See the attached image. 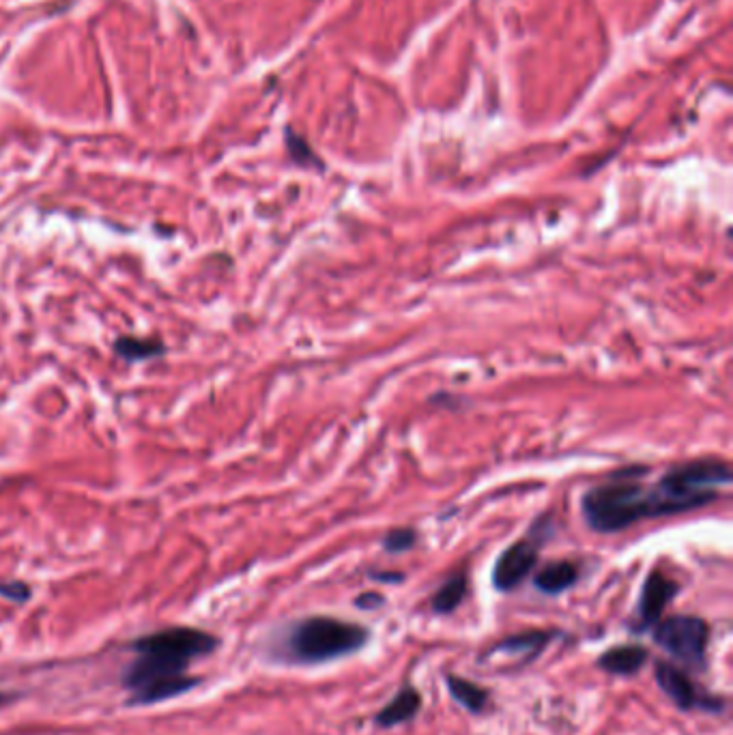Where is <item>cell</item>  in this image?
Returning <instances> with one entry per match:
<instances>
[{
	"label": "cell",
	"mask_w": 733,
	"mask_h": 735,
	"mask_svg": "<svg viewBox=\"0 0 733 735\" xmlns=\"http://www.w3.org/2000/svg\"><path fill=\"white\" fill-rule=\"evenodd\" d=\"M643 469H622L607 482L585 490L581 514L589 529L617 533L641 521L701 510L731 484V465L723 458H695L671 467L643 484Z\"/></svg>",
	"instance_id": "cell-1"
},
{
	"label": "cell",
	"mask_w": 733,
	"mask_h": 735,
	"mask_svg": "<svg viewBox=\"0 0 733 735\" xmlns=\"http://www.w3.org/2000/svg\"><path fill=\"white\" fill-rule=\"evenodd\" d=\"M368 639L370 632L364 626L327 615H314L286 628L280 643V656L291 665H323V662L359 652Z\"/></svg>",
	"instance_id": "cell-2"
},
{
	"label": "cell",
	"mask_w": 733,
	"mask_h": 735,
	"mask_svg": "<svg viewBox=\"0 0 733 735\" xmlns=\"http://www.w3.org/2000/svg\"><path fill=\"white\" fill-rule=\"evenodd\" d=\"M190 665L151 654H138L125 673V686L132 690L129 705H151L188 693L200 677L185 675Z\"/></svg>",
	"instance_id": "cell-3"
},
{
	"label": "cell",
	"mask_w": 733,
	"mask_h": 735,
	"mask_svg": "<svg viewBox=\"0 0 733 735\" xmlns=\"http://www.w3.org/2000/svg\"><path fill=\"white\" fill-rule=\"evenodd\" d=\"M654 641L678 660L680 665L701 671L703 665H706L710 628L701 617L675 615L656 624Z\"/></svg>",
	"instance_id": "cell-4"
},
{
	"label": "cell",
	"mask_w": 733,
	"mask_h": 735,
	"mask_svg": "<svg viewBox=\"0 0 733 735\" xmlns=\"http://www.w3.org/2000/svg\"><path fill=\"white\" fill-rule=\"evenodd\" d=\"M553 523L549 516H542L529 529V533L519 540L510 544L497 559L493 568V585L497 592H512L519 587L527 576L534 572L540 559L542 544L549 540Z\"/></svg>",
	"instance_id": "cell-5"
},
{
	"label": "cell",
	"mask_w": 733,
	"mask_h": 735,
	"mask_svg": "<svg viewBox=\"0 0 733 735\" xmlns=\"http://www.w3.org/2000/svg\"><path fill=\"white\" fill-rule=\"evenodd\" d=\"M220 641L213 634L198 630V628H166L160 632H153L149 637H142L134 643L136 654H151L168 658L175 662L190 665L192 660L211 654Z\"/></svg>",
	"instance_id": "cell-6"
},
{
	"label": "cell",
	"mask_w": 733,
	"mask_h": 735,
	"mask_svg": "<svg viewBox=\"0 0 733 735\" xmlns=\"http://www.w3.org/2000/svg\"><path fill=\"white\" fill-rule=\"evenodd\" d=\"M551 641H553V632H544V630L519 632L493 645L491 650L486 652L484 660L488 662V665H495L501 669H521L529 665V662H534Z\"/></svg>",
	"instance_id": "cell-7"
},
{
	"label": "cell",
	"mask_w": 733,
	"mask_h": 735,
	"mask_svg": "<svg viewBox=\"0 0 733 735\" xmlns=\"http://www.w3.org/2000/svg\"><path fill=\"white\" fill-rule=\"evenodd\" d=\"M656 682L663 688V693L678 705L682 710H693V708H706V710H721L723 705L718 699L703 697L695 690V684L688 680V675L669 665V662H658L656 665Z\"/></svg>",
	"instance_id": "cell-8"
},
{
	"label": "cell",
	"mask_w": 733,
	"mask_h": 735,
	"mask_svg": "<svg viewBox=\"0 0 733 735\" xmlns=\"http://www.w3.org/2000/svg\"><path fill=\"white\" fill-rule=\"evenodd\" d=\"M680 585L675 583L669 576H665L663 572H652L648 579L643 583L641 589V598H639V607H637V617H639V628L645 630L654 624H658V619L663 617V611L669 607V602L678 596Z\"/></svg>",
	"instance_id": "cell-9"
},
{
	"label": "cell",
	"mask_w": 733,
	"mask_h": 735,
	"mask_svg": "<svg viewBox=\"0 0 733 735\" xmlns=\"http://www.w3.org/2000/svg\"><path fill=\"white\" fill-rule=\"evenodd\" d=\"M422 697L413 686H402L400 693L385 705V708L375 716V723L383 729L398 727L420 712Z\"/></svg>",
	"instance_id": "cell-10"
},
{
	"label": "cell",
	"mask_w": 733,
	"mask_h": 735,
	"mask_svg": "<svg viewBox=\"0 0 733 735\" xmlns=\"http://www.w3.org/2000/svg\"><path fill=\"white\" fill-rule=\"evenodd\" d=\"M650 654L641 645H617L598 658V667L613 675H635L648 662Z\"/></svg>",
	"instance_id": "cell-11"
},
{
	"label": "cell",
	"mask_w": 733,
	"mask_h": 735,
	"mask_svg": "<svg viewBox=\"0 0 733 735\" xmlns=\"http://www.w3.org/2000/svg\"><path fill=\"white\" fill-rule=\"evenodd\" d=\"M579 579V568L572 561H551L538 570L534 576V585L538 592L546 596H559L570 589Z\"/></svg>",
	"instance_id": "cell-12"
},
{
	"label": "cell",
	"mask_w": 733,
	"mask_h": 735,
	"mask_svg": "<svg viewBox=\"0 0 733 735\" xmlns=\"http://www.w3.org/2000/svg\"><path fill=\"white\" fill-rule=\"evenodd\" d=\"M467 589H469L467 574L456 572L437 589L433 600H430V607H433L437 615H450L463 604L467 596Z\"/></svg>",
	"instance_id": "cell-13"
},
{
	"label": "cell",
	"mask_w": 733,
	"mask_h": 735,
	"mask_svg": "<svg viewBox=\"0 0 733 735\" xmlns=\"http://www.w3.org/2000/svg\"><path fill=\"white\" fill-rule=\"evenodd\" d=\"M445 684H448V690H450V695L454 697V701L461 703L467 712H473V714L484 712V708L488 705V690L486 688L473 684V682L465 680V677H458V675L445 677Z\"/></svg>",
	"instance_id": "cell-14"
},
{
	"label": "cell",
	"mask_w": 733,
	"mask_h": 735,
	"mask_svg": "<svg viewBox=\"0 0 733 735\" xmlns=\"http://www.w3.org/2000/svg\"><path fill=\"white\" fill-rule=\"evenodd\" d=\"M114 351H117L119 357L127 359V362H147V359H153L157 355H164V344L160 340H151V338H119L114 342Z\"/></svg>",
	"instance_id": "cell-15"
},
{
	"label": "cell",
	"mask_w": 733,
	"mask_h": 735,
	"mask_svg": "<svg viewBox=\"0 0 733 735\" xmlns=\"http://www.w3.org/2000/svg\"><path fill=\"white\" fill-rule=\"evenodd\" d=\"M415 542H418V533H415V529H411V527H398V529H392L383 538V549L387 553L398 555V553L411 551L413 546H415Z\"/></svg>",
	"instance_id": "cell-16"
},
{
	"label": "cell",
	"mask_w": 733,
	"mask_h": 735,
	"mask_svg": "<svg viewBox=\"0 0 733 735\" xmlns=\"http://www.w3.org/2000/svg\"><path fill=\"white\" fill-rule=\"evenodd\" d=\"M0 596H5L11 602H26L28 598H31V587L22 581L0 583Z\"/></svg>",
	"instance_id": "cell-17"
},
{
	"label": "cell",
	"mask_w": 733,
	"mask_h": 735,
	"mask_svg": "<svg viewBox=\"0 0 733 735\" xmlns=\"http://www.w3.org/2000/svg\"><path fill=\"white\" fill-rule=\"evenodd\" d=\"M385 604V598L381 594H375V592H368V594H362L355 598V607L362 609V611H372V609H379Z\"/></svg>",
	"instance_id": "cell-18"
},
{
	"label": "cell",
	"mask_w": 733,
	"mask_h": 735,
	"mask_svg": "<svg viewBox=\"0 0 733 735\" xmlns=\"http://www.w3.org/2000/svg\"><path fill=\"white\" fill-rule=\"evenodd\" d=\"M372 579L377 581H385V583H400L405 576H402L400 572H375L372 574Z\"/></svg>",
	"instance_id": "cell-19"
},
{
	"label": "cell",
	"mask_w": 733,
	"mask_h": 735,
	"mask_svg": "<svg viewBox=\"0 0 733 735\" xmlns=\"http://www.w3.org/2000/svg\"><path fill=\"white\" fill-rule=\"evenodd\" d=\"M11 699V695H5V693H0V703H5V701H9Z\"/></svg>",
	"instance_id": "cell-20"
}]
</instances>
